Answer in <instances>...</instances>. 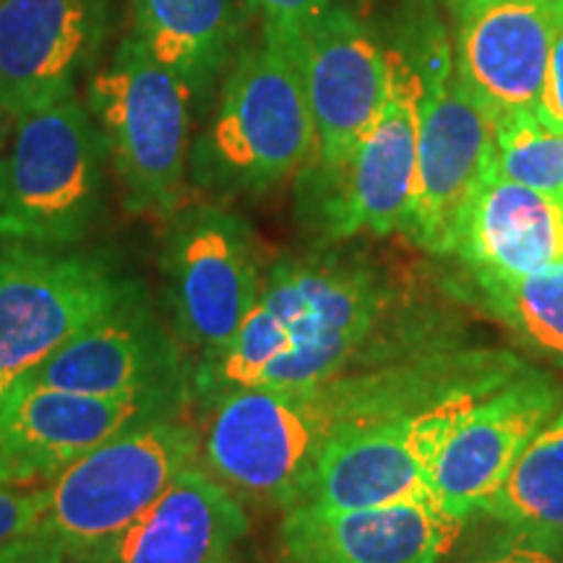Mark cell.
<instances>
[{
	"mask_svg": "<svg viewBox=\"0 0 563 563\" xmlns=\"http://www.w3.org/2000/svg\"><path fill=\"white\" fill-rule=\"evenodd\" d=\"M196 462L199 428L180 418L139 422L53 477L34 527L66 563H89Z\"/></svg>",
	"mask_w": 563,
	"mask_h": 563,
	"instance_id": "5b68a950",
	"label": "cell"
},
{
	"mask_svg": "<svg viewBox=\"0 0 563 563\" xmlns=\"http://www.w3.org/2000/svg\"><path fill=\"white\" fill-rule=\"evenodd\" d=\"M0 563H66V559L37 527H32L13 543L0 548Z\"/></svg>",
	"mask_w": 563,
	"mask_h": 563,
	"instance_id": "f1b7e54d",
	"label": "cell"
},
{
	"mask_svg": "<svg viewBox=\"0 0 563 563\" xmlns=\"http://www.w3.org/2000/svg\"><path fill=\"white\" fill-rule=\"evenodd\" d=\"M454 21V70L493 123L538 112L563 0H464Z\"/></svg>",
	"mask_w": 563,
	"mask_h": 563,
	"instance_id": "9a60e30c",
	"label": "cell"
},
{
	"mask_svg": "<svg viewBox=\"0 0 563 563\" xmlns=\"http://www.w3.org/2000/svg\"><path fill=\"white\" fill-rule=\"evenodd\" d=\"M540 121H545L553 129H563V30L555 40L551 63H548V76L543 95L538 102Z\"/></svg>",
	"mask_w": 563,
	"mask_h": 563,
	"instance_id": "83f0119b",
	"label": "cell"
},
{
	"mask_svg": "<svg viewBox=\"0 0 563 563\" xmlns=\"http://www.w3.org/2000/svg\"><path fill=\"white\" fill-rule=\"evenodd\" d=\"M313 154L298 60L262 34L230 63L188 152V180L217 199L262 196L306 170Z\"/></svg>",
	"mask_w": 563,
	"mask_h": 563,
	"instance_id": "3957f363",
	"label": "cell"
},
{
	"mask_svg": "<svg viewBox=\"0 0 563 563\" xmlns=\"http://www.w3.org/2000/svg\"><path fill=\"white\" fill-rule=\"evenodd\" d=\"M477 517L563 543V405L532 435Z\"/></svg>",
	"mask_w": 563,
	"mask_h": 563,
	"instance_id": "603a6c76",
	"label": "cell"
},
{
	"mask_svg": "<svg viewBox=\"0 0 563 563\" xmlns=\"http://www.w3.org/2000/svg\"><path fill=\"white\" fill-rule=\"evenodd\" d=\"M0 115H3V112H0ZM0 141H3V123H0Z\"/></svg>",
	"mask_w": 563,
	"mask_h": 563,
	"instance_id": "4dcf8cb0",
	"label": "cell"
},
{
	"mask_svg": "<svg viewBox=\"0 0 563 563\" xmlns=\"http://www.w3.org/2000/svg\"><path fill=\"white\" fill-rule=\"evenodd\" d=\"M443 3H446L449 5V9H452V13L456 11V9H460V5L464 3V0H443Z\"/></svg>",
	"mask_w": 563,
	"mask_h": 563,
	"instance_id": "f546056e",
	"label": "cell"
},
{
	"mask_svg": "<svg viewBox=\"0 0 563 563\" xmlns=\"http://www.w3.org/2000/svg\"><path fill=\"white\" fill-rule=\"evenodd\" d=\"M87 104L108 159L136 214L178 209L188 178L194 108L183 84L129 32L108 66L91 76Z\"/></svg>",
	"mask_w": 563,
	"mask_h": 563,
	"instance_id": "8992f818",
	"label": "cell"
},
{
	"mask_svg": "<svg viewBox=\"0 0 563 563\" xmlns=\"http://www.w3.org/2000/svg\"><path fill=\"white\" fill-rule=\"evenodd\" d=\"M441 279L456 300L490 316L534 357L563 371V264L530 274L454 266Z\"/></svg>",
	"mask_w": 563,
	"mask_h": 563,
	"instance_id": "7402d4cb",
	"label": "cell"
},
{
	"mask_svg": "<svg viewBox=\"0 0 563 563\" xmlns=\"http://www.w3.org/2000/svg\"><path fill=\"white\" fill-rule=\"evenodd\" d=\"M462 563H563V543L519 527L496 525Z\"/></svg>",
	"mask_w": 563,
	"mask_h": 563,
	"instance_id": "d4e9b609",
	"label": "cell"
},
{
	"mask_svg": "<svg viewBox=\"0 0 563 563\" xmlns=\"http://www.w3.org/2000/svg\"><path fill=\"white\" fill-rule=\"evenodd\" d=\"M470 522L435 498L342 511L292 506L279 525V563H452Z\"/></svg>",
	"mask_w": 563,
	"mask_h": 563,
	"instance_id": "e0dca14e",
	"label": "cell"
},
{
	"mask_svg": "<svg viewBox=\"0 0 563 563\" xmlns=\"http://www.w3.org/2000/svg\"><path fill=\"white\" fill-rule=\"evenodd\" d=\"M473 342L443 279L344 249L316 245L264 272L249 319L214 357L194 365L199 405L249 386L313 384Z\"/></svg>",
	"mask_w": 563,
	"mask_h": 563,
	"instance_id": "6da1fadb",
	"label": "cell"
},
{
	"mask_svg": "<svg viewBox=\"0 0 563 563\" xmlns=\"http://www.w3.org/2000/svg\"><path fill=\"white\" fill-rule=\"evenodd\" d=\"M110 32V0H0V112L76 95Z\"/></svg>",
	"mask_w": 563,
	"mask_h": 563,
	"instance_id": "2e32d148",
	"label": "cell"
},
{
	"mask_svg": "<svg viewBox=\"0 0 563 563\" xmlns=\"http://www.w3.org/2000/svg\"><path fill=\"white\" fill-rule=\"evenodd\" d=\"M525 365L506 347L464 342L327 382L228 391L201 405V467L243 504L285 511L344 433L470 386L504 384Z\"/></svg>",
	"mask_w": 563,
	"mask_h": 563,
	"instance_id": "7a4b0ae2",
	"label": "cell"
},
{
	"mask_svg": "<svg viewBox=\"0 0 563 563\" xmlns=\"http://www.w3.org/2000/svg\"><path fill=\"white\" fill-rule=\"evenodd\" d=\"M131 34L183 84L203 121L243 47L238 0H131Z\"/></svg>",
	"mask_w": 563,
	"mask_h": 563,
	"instance_id": "44dd1931",
	"label": "cell"
},
{
	"mask_svg": "<svg viewBox=\"0 0 563 563\" xmlns=\"http://www.w3.org/2000/svg\"><path fill=\"white\" fill-rule=\"evenodd\" d=\"M249 530L245 504L196 462L89 563H241Z\"/></svg>",
	"mask_w": 563,
	"mask_h": 563,
	"instance_id": "d6986e66",
	"label": "cell"
},
{
	"mask_svg": "<svg viewBox=\"0 0 563 563\" xmlns=\"http://www.w3.org/2000/svg\"><path fill=\"white\" fill-rule=\"evenodd\" d=\"M498 386H470L344 433L316 462L292 506L342 511L433 498L431 473L443 441L462 415Z\"/></svg>",
	"mask_w": 563,
	"mask_h": 563,
	"instance_id": "7c38bea8",
	"label": "cell"
},
{
	"mask_svg": "<svg viewBox=\"0 0 563 563\" xmlns=\"http://www.w3.org/2000/svg\"><path fill=\"white\" fill-rule=\"evenodd\" d=\"M334 0H249V5L262 19V34L287 51H298L300 40L311 30L313 21Z\"/></svg>",
	"mask_w": 563,
	"mask_h": 563,
	"instance_id": "484cf974",
	"label": "cell"
},
{
	"mask_svg": "<svg viewBox=\"0 0 563 563\" xmlns=\"http://www.w3.org/2000/svg\"><path fill=\"white\" fill-rule=\"evenodd\" d=\"M420 129V76L412 55L391 53L382 112L334 167L298 175V217L319 245L399 232L410 201Z\"/></svg>",
	"mask_w": 563,
	"mask_h": 563,
	"instance_id": "ba28073f",
	"label": "cell"
},
{
	"mask_svg": "<svg viewBox=\"0 0 563 563\" xmlns=\"http://www.w3.org/2000/svg\"><path fill=\"white\" fill-rule=\"evenodd\" d=\"M47 485L16 483L0 477V548L13 543L40 522L45 509Z\"/></svg>",
	"mask_w": 563,
	"mask_h": 563,
	"instance_id": "4316f807",
	"label": "cell"
},
{
	"mask_svg": "<svg viewBox=\"0 0 563 563\" xmlns=\"http://www.w3.org/2000/svg\"><path fill=\"white\" fill-rule=\"evenodd\" d=\"M136 282L104 249L0 241V391L110 311Z\"/></svg>",
	"mask_w": 563,
	"mask_h": 563,
	"instance_id": "30bf717a",
	"label": "cell"
},
{
	"mask_svg": "<svg viewBox=\"0 0 563 563\" xmlns=\"http://www.w3.org/2000/svg\"><path fill=\"white\" fill-rule=\"evenodd\" d=\"M191 376V357L136 282L110 311L87 323L21 382L136 399L167 418H180L194 397Z\"/></svg>",
	"mask_w": 563,
	"mask_h": 563,
	"instance_id": "8fae6325",
	"label": "cell"
},
{
	"mask_svg": "<svg viewBox=\"0 0 563 563\" xmlns=\"http://www.w3.org/2000/svg\"><path fill=\"white\" fill-rule=\"evenodd\" d=\"M162 285L178 342L201 363L232 342L264 285L256 232L217 201L175 209L162 243Z\"/></svg>",
	"mask_w": 563,
	"mask_h": 563,
	"instance_id": "9c48e42d",
	"label": "cell"
},
{
	"mask_svg": "<svg viewBox=\"0 0 563 563\" xmlns=\"http://www.w3.org/2000/svg\"><path fill=\"white\" fill-rule=\"evenodd\" d=\"M563 382L527 363L462 415L443 441L431 473V493L443 509L477 517L532 435L559 412Z\"/></svg>",
	"mask_w": 563,
	"mask_h": 563,
	"instance_id": "5bb4252c",
	"label": "cell"
},
{
	"mask_svg": "<svg viewBox=\"0 0 563 563\" xmlns=\"http://www.w3.org/2000/svg\"><path fill=\"white\" fill-rule=\"evenodd\" d=\"M108 146L79 95L16 118L0 157V241L76 249L104 211Z\"/></svg>",
	"mask_w": 563,
	"mask_h": 563,
	"instance_id": "277c9868",
	"label": "cell"
},
{
	"mask_svg": "<svg viewBox=\"0 0 563 563\" xmlns=\"http://www.w3.org/2000/svg\"><path fill=\"white\" fill-rule=\"evenodd\" d=\"M446 262L501 274L563 264V199L506 178L493 162L462 211Z\"/></svg>",
	"mask_w": 563,
	"mask_h": 563,
	"instance_id": "ffe728a7",
	"label": "cell"
},
{
	"mask_svg": "<svg viewBox=\"0 0 563 563\" xmlns=\"http://www.w3.org/2000/svg\"><path fill=\"white\" fill-rule=\"evenodd\" d=\"M316 129L308 167H334L347 157L384 108L391 53L350 5L332 3L292 53Z\"/></svg>",
	"mask_w": 563,
	"mask_h": 563,
	"instance_id": "4fadbf2b",
	"label": "cell"
},
{
	"mask_svg": "<svg viewBox=\"0 0 563 563\" xmlns=\"http://www.w3.org/2000/svg\"><path fill=\"white\" fill-rule=\"evenodd\" d=\"M165 418L136 399L55 389L19 378L0 391V470L16 483H51L112 435Z\"/></svg>",
	"mask_w": 563,
	"mask_h": 563,
	"instance_id": "ac0fdd59",
	"label": "cell"
},
{
	"mask_svg": "<svg viewBox=\"0 0 563 563\" xmlns=\"http://www.w3.org/2000/svg\"><path fill=\"white\" fill-rule=\"evenodd\" d=\"M407 53L420 76V129L399 235L446 262L462 211L496 157V123L462 87L452 40L441 24L431 21Z\"/></svg>",
	"mask_w": 563,
	"mask_h": 563,
	"instance_id": "52a82bcc",
	"label": "cell"
},
{
	"mask_svg": "<svg viewBox=\"0 0 563 563\" xmlns=\"http://www.w3.org/2000/svg\"><path fill=\"white\" fill-rule=\"evenodd\" d=\"M496 170L538 191L563 199V129L538 112H511L496 121Z\"/></svg>",
	"mask_w": 563,
	"mask_h": 563,
	"instance_id": "cb8c5ba5",
	"label": "cell"
}]
</instances>
